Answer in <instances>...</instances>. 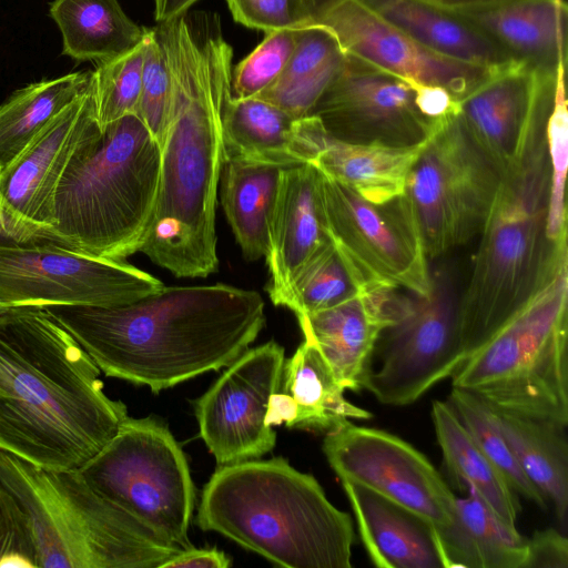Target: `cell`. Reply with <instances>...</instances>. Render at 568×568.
Instances as JSON below:
<instances>
[{
  "label": "cell",
  "instance_id": "6da1fadb",
  "mask_svg": "<svg viewBox=\"0 0 568 568\" xmlns=\"http://www.w3.org/2000/svg\"><path fill=\"white\" fill-rule=\"evenodd\" d=\"M156 28L173 98L154 216L140 252L178 277H206L219 267L215 212L233 52L219 28L195 36L184 16Z\"/></svg>",
  "mask_w": 568,
  "mask_h": 568
},
{
  "label": "cell",
  "instance_id": "7a4b0ae2",
  "mask_svg": "<svg viewBox=\"0 0 568 568\" xmlns=\"http://www.w3.org/2000/svg\"><path fill=\"white\" fill-rule=\"evenodd\" d=\"M44 308L102 373L154 393L227 367L265 324L260 293L223 283L164 286L119 306Z\"/></svg>",
  "mask_w": 568,
  "mask_h": 568
},
{
  "label": "cell",
  "instance_id": "3957f363",
  "mask_svg": "<svg viewBox=\"0 0 568 568\" xmlns=\"http://www.w3.org/2000/svg\"><path fill=\"white\" fill-rule=\"evenodd\" d=\"M100 368L43 307L0 311V450L80 470L129 416Z\"/></svg>",
  "mask_w": 568,
  "mask_h": 568
},
{
  "label": "cell",
  "instance_id": "277c9868",
  "mask_svg": "<svg viewBox=\"0 0 568 568\" xmlns=\"http://www.w3.org/2000/svg\"><path fill=\"white\" fill-rule=\"evenodd\" d=\"M557 75H539L532 104L500 181L460 298L464 355L549 283L567 248L547 236L551 164L547 122Z\"/></svg>",
  "mask_w": 568,
  "mask_h": 568
},
{
  "label": "cell",
  "instance_id": "5b68a950",
  "mask_svg": "<svg viewBox=\"0 0 568 568\" xmlns=\"http://www.w3.org/2000/svg\"><path fill=\"white\" fill-rule=\"evenodd\" d=\"M196 523L282 567H352L351 516L283 457L219 465L203 487Z\"/></svg>",
  "mask_w": 568,
  "mask_h": 568
},
{
  "label": "cell",
  "instance_id": "8992f818",
  "mask_svg": "<svg viewBox=\"0 0 568 568\" xmlns=\"http://www.w3.org/2000/svg\"><path fill=\"white\" fill-rule=\"evenodd\" d=\"M160 166L161 148L135 113L108 125L59 183L52 226L57 241L113 261L140 252L154 216Z\"/></svg>",
  "mask_w": 568,
  "mask_h": 568
},
{
  "label": "cell",
  "instance_id": "52a82bcc",
  "mask_svg": "<svg viewBox=\"0 0 568 568\" xmlns=\"http://www.w3.org/2000/svg\"><path fill=\"white\" fill-rule=\"evenodd\" d=\"M0 483L27 518L38 568H159L182 549L101 495L81 470L0 450Z\"/></svg>",
  "mask_w": 568,
  "mask_h": 568
},
{
  "label": "cell",
  "instance_id": "ba28073f",
  "mask_svg": "<svg viewBox=\"0 0 568 568\" xmlns=\"http://www.w3.org/2000/svg\"><path fill=\"white\" fill-rule=\"evenodd\" d=\"M554 278L465 354L452 387L498 413L568 425V277Z\"/></svg>",
  "mask_w": 568,
  "mask_h": 568
},
{
  "label": "cell",
  "instance_id": "9c48e42d",
  "mask_svg": "<svg viewBox=\"0 0 568 568\" xmlns=\"http://www.w3.org/2000/svg\"><path fill=\"white\" fill-rule=\"evenodd\" d=\"M432 290L392 296L394 323L379 335L363 388L384 405L418 400L439 382L450 378L463 358L460 263L442 260L430 271Z\"/></svg>",
  "mask_w": 568,
  "mask_h": 568
},
{
  "label": "cell",
  "instance_id": "30bf717a",
  "mask_svg": "<svg viewBox=\"0 0 568 568\" xmlns=\"http://www.w3.org/2000/svg\"><path fill=\"white\" fill-rule=\"evenodd\" d=\"M91 486L138 521L182 549L195 487L184 452L153 417H126L115 435L81 469Z\"/></svg>",
  "mask_w": 568,
  "mask_h": 568
},
{
  "label": "cell",
  "instance_id": "8fae6325",
  "mask_svg": "<svg viewBox=\"0 0 568 568\" xmlns=\"http://www.w3.org/2000/svg\"><path fill=\"white\" fill-rule=\"evenodd\" d=\"M499 181L458 111L438 119L407 175L404 192L427 258L443 257L480 234Z\"/></svg>",
  "mask_w": 568,
  "mask_h": 568
},
{
  "label": "cell",
  "instance_id": "7c38bea8",
  "mask_svg": "<svg viewBox=\"0 0 568 568\" xmlns=\"http://www.w3.org/2000/svg\"><path fill=\"white\" fill-rule=\"evenodd\" d=\"M321 193L327 234L357 288L384 285L430 293L427 255L404 194L374 204L323 173Z\"/></svg>",
  "mask_w": 568,
  "mask_h": 568
},
{
  "label": "cell",
  "instance_id": "4fadbf2b",
  "mask_svg": "<svg viewBox=\"0 0 568 568\" xmlns=\"http://www.w3.org/2000/svg\"><path fill=\"white\" fill-rule=\"evenodd\" d=\"M164 287L124 261L99 258L54 242L0 241V301L10 307H110Z\"/></svg>",
  "mask_w": 568,
  "mask_h": 568
},
{
  "label": "cell",
  "instance_id": "5bb4252c",
  "mask_svg": "<svg viewBox=\"0 0 568 568\" xmlns=\"http://www.w3.org/2000/svg\"><path fill=\"white\" fill-rule=\"evenodd\" d=\"M323 452L341 481L407 508L436 534L453 521L456 496L429 459L400 437L349 420L325 434Z\"/></svg>",
  "mask_w": 568,
  "mask_h": 568
},
{
  "label": "cell",
  "instance_id": "9a60e30c",
  "mask_svg": "<svg viewBox=\"0 0 568 568\" xmlns=\"http://www.w3.org/2000/svg\"><path fill=\"white\" fill-rule=\"evenodd\" d=\"M422 88L346 54L343 70L311 115L318 118L331 138L342 142L412 146L428 139L438 121L422 112Z\"/></svg>",
  "mask_w": 568,
  "mask_h": 568
},
{
  "label": "cell",
  "instance_id": "2e32d148",
  "mask_svg": "<svg viewBox=\"0 0 568 568\" xmlns=\"http://www.w3.org/2000/svg\"><path fill=\"white\" fill-rule=\"evenodd\" d=\"M284 362V347L274 341L247 348L193 402L200 436L219 465L256 459L274 448L276 433L265 416Z\"/></svg>",
  "mask_w": 568,
  "mask_h": 568
},
{
  "label": "cell",
  "instance_id": "e0dca14e",
  "mask_svg": "<svg viewBox=\"0 0 568 568\" xmlns=\"http://www.w3.org/2000/svg\"><path fill=\"white\" fill-rule=\"evenodd\" d=\"M101 134L91 78L88 89L0 171L1 215L33 241L59 243L52 233L57 189L74 158Z\"/></svg>",
  "mask_w": 568,
  "mask_h": 568
},
{
  "label": "cell",
  "instance_id": "ac0fdd59",
  "mask_svg": "<svg viewBox=\"0 0 568 568\" xmlns=\"http://www.w3.org/2000/svg\"><path fill=\"white\" fill-rule=\"evenodd\" d=\"M312 24L328 28L346 54L415 83L442 88L456 101L494 71L427 50L357 0H314Z\"/></svg>",
  "mask_w": 568,
  "mask_h": 568
},
{
  "label": "cell",
  "instance_id": "d6986e66",
  "mask_svg": "<svg viewBox=\"0 0 568 568\" xmlns=\"http://www.w3.org/2000/svg\"><path fill=\"white\" fill-rule=\"evenodd\" d=\"M322 173L305 163L284 168L271 221L266 291L282 306L304 266L331 242L321 193Z\"/></svg>",
  "mask_w": 568,
  "mask_h": 568
},
{
  "label": "cell",
  "instance_id": "ffe728a7",
  "mask_svg": "<svg viewBox=\"0 0 568 568\" xmlns=\"http://www.w3.org/2000/svg\"><path fill=\"white\" fill-rule=\"evenodd\" d=\"M396 288L359 287L329 308L297 317L304 338L315 344L345 389L363 388L376 342L394 323L392 295Z\"/></svg>",
  "mask_w": 568,
  "mask_h": 568
},
{
  "label": "cell",
  "instance_id": "44dd1931",
  "mask_svg": "<svg viewBox=\"0 0 568 568\" xmlns=\"http://www.w3.org/2000/svg\"><path fill=\"white\" fill-rule=\"evenodd\" d=\"M328 134L315 115L296 119L260 98L226 99L224 161L242 160L290 168L312 163Z\"/></svg>",
  "mask_w": 568,
  "mask_h": 568
},
{
  "label": "cell",
  "instance_id": "7402d4cb",
  "mask_svg": "<svg viewBox=\"0 0 568 568\" xmlns=\"http://www.w3.org/2000/svg\"><path fill=\"white\" fill-rule=\"evenodd\" d=\"M484 32L515 63L540 75L567 62L564 0H510L456 11Z\"/></svg>",
  "mask_w": 568,
  "mask_h": 568
},
{
  "label": "cell",
  "instance_id": "603a6c76",
  "mask_svg": "<svg viewBox=\"0 0 568 568\" xmlns=\"http://www.w3.org/2000/svg\"><path fill=\"white\" fill-rule=\"evenodd\" d=\"M318 348L305 339L284 362L280 390L270 397L265 424L317 433L334 430L372 414L349 403Z\"/></svg>",
  "mask_w": 568,
  "mask_h": 568
},
{
  "label": "cell",
  "instance_id": "cb8c5ba5",
  "mask_svg": "<svg viewBox=\"0 0 568 568\" xmlns=\"http://www.w3.org/2000/svg\"><path fill=\"white\" fill-rule=\"evenodd\" d=\"M538 74L519 64L490 72L458 103V115L475 145L501 175L528 118Z\"/></svg>",
  "mask_w": 568,
  "mask_h": 568
},
{
  "label": "cell",
  "instance_id": "d4e9b609",
  "mask_svg": "<svg viewBox=\"0 0 568 568\" xmlns=\"http://www.w3.org/2000/svg\"><path fill=\"white\" fill-rule=\"evenodd\" d=\"M342 484L376 567L446 568L437 534L426 520L364 486Z\"/></svg>",
  "mask_w": 568,
  "mask_h": 568
},
{
  "label": "cell",
  "instance_id": "484cf974",
  "mask_svg": "<svg viewBox=\"0 0 568 568\" xmlns=\"http://www.w3.org/2000/svg\"><path fill=\"white\" fill-rule=\"evenodd\" d=\"M357 1L438 55L494 71L515 64L484 32L456 11L425 0Z\"/></svg>",
  "mask_w": 568,
  "mask_h": 568
},
{
  "label": "cell",
  "instance_id": "4316f807",
  "mask_svg": "<svg viewBox=\"0 0 568 568\" xmlns=\"http://www.w3.org/2000/svg\"><path fill=\"white\" fill-rule=\"evenodd\" d=\"M456 499L453 521L437 532L446 568H524L527 539L471 488Z\"/></svg>",
  "mask_w": 568,
  "mask_h": 568
},
{
  "label": "cell",
  "instance_id": "83f0119b",
  "mask_svg": "<svg viewBox=\"0 0 568 568\" xmlns=\"http://www.w3.org/2000/svg\"><path fill=\"white\" fill-rule=\"evenodd\" d=\"M426 141L399 148L352 144L328 135L311 164L366 201L384 204L404 194L407 175Z\"/></svg>",
  "mask_w": 568,
  "mask_h": 568
},
{
  "label": "cell",
  "instance_id": "f1b7e54d",
  "mask_svg": "<svg viewBox=\"0 0 568 568\" xmlns=\"http://www.w3.org/2000/svg\"><path fill=\"white\" fill-rule=\"evenodd\" d=\"M284 168L225 160L220 176L221 204L244 257L256 261L268 251L271 221Z\"/></svg>",
  "mask_w": 568,
  "mask_h": 568
},
{
  "label": "cell",
  "instance_id": "f546056e",
  "mask_svg": "<svg viewBox=\"0 0 568 568\" xmlns=\"http://www.w3.org/2000/svg\"><path fill=\"white\" fill-rule=\"evenodd\" d=\"M345 61L346 53L328 28L321 24L300 28L296 47L284 71L255 98L296 119L308 116L343 70Z\"/></svg>",
  "mask_w": 568,
  "mask_h": 568
},
{
  "label": "cell",
  "instance_id": "4dcf8cb0",
  "mask_svg": "<svg viewBox=\"0 0 568 568\" xmlns=\"http://www.w3.org/2000/svg\"><path fill=\"white\" fill-rule=\"evenodd\" d=\"M50 16L62 37V53L77 61H104L120 55L145 37L118 0H53Z\"/></svg>",
  "mask_w": 568,
  "mask_h": 568
},
{
  "label": "cell",
  "instance_id": "1f68e13d",
  "mask_svg": "<svg viewBox=\"0 0 568 568\" xmlns=\"http://www.w3.org/2000/svg\"><path fill=\"white\" fill-rule=\"evenodd\" d=\"M505 437L528 479L555 508L561 525L568 513L566 427L546 419L499 413Z\"/></svg>",
  "mask_w": 568,
  "mask_h": 568
},
{
  "label": "cell",
  "instance_id": "d6a6232c",
  "mask_svg": "<svg viewBox=\"0 0 568 568\" xmlns=\"http://www.w3.org/2000/svg\"><path fill=\"white\" fill-rule=\"evenodd\" d=\"M432 419L452 477L463 488L471 487L501 518L515 525L521 509L516 491L479 449L447 402H433Z\"/></svg>",
  "mask_w": 568,
  "mask_h": 568
},
{
  "label": "cell",
  "instance_id": "836d02e7",
  "mask_svg": "<svg viewBox=\"0 0 568 568\" xmlns=\"http://www.w3.org/2000/svg\"><path fill=\"white\" fill-rule=\"evenodd\" d=\"M92 71L30 83L0 105V171L90 85Z\"/></svg>",
  "mask_w": 568,
  "mask_h": 568
},
{
  "label": "cell",
  "instance_id": "e575fe53",
  "mask_svg": "<svg viewBox=\"0 0 568 568\" xmlns=\"http://www.w3.org/2000/svg\"><path fill=\"white\" fill-rule=\"evenodd\" d=\"M460 424L510 487L541 509L547 501L518 464L501 427L499 413L478 396L452 387L446 400Z\"/></svg>",
  "mask_w": 568,
  "mask_h": 568
},
{
  "label": "cell",
  "instance_id": "d590c367",
  "mask_svg": "<svg viewBox=\"0 0 568 568\" xmlns=\"http://www.w3.org/2000/svg\"><path fill=\"white\" fill-rule=\"evenodd\" d=\"M357 286L333 242L300 272L282 306L296 317L329 308L357 292Z\"/></svg>",
  "mask_w": 568,
  "mask_h": 568
},
{
  "label": "cell",
  "instance_id": "8d00e7d4",
  "mask_svg": "<svg viewBox=\"0 0 568 568\" xmlns=\"http://www.w3.org/2000/svg\"><path fill=\"white\" fill-rule=\"evenodd\" d=\"M145 37L131 50L99 62L92 71L94 112L101 131L119 119L136 113L141 94Z\"/></svg>",
  "mask_w": 568,
  "mask_h": 568
},
{
  "label": "cell",
  "instance_id": "74e56055",
  "mask_svg": "<svg viewBox=\"0 0 568 568\" xmlns=\"http://www.w3.org/2000/svg\"><path fill=\"white\" fill-rule=\"evenodd\" d=\"M145 41L141 94L135 114L161 148L171 113L173 83L165 47L156 27L146 30Z\"/></svg>",
  "mask_w": 568,
  "mask_h": 568
},
{
  "label": "cell",
  "instance_id": "f35d334b",
  "mask_svg": "<svg viewBox=\"0 0 568 568\" xmlns=\"http://www.w3.org/2000/svg\"><path fill=\"white\" fill-rule=\"evenodd\" d=\"M565 73H561L547 122V142L551 164V185L547 217V236L559 248H567L565 182L568 154V118L565 93Z\"/></svg>",
  "mask_w": 568,
  "mask_h": 568
},
{
  "label": "cell",
  "instance_id": "ab89813d",
  "mask_svg": "<svg viewBox=\"0 0 568 568\" xmlns=\"http://www.w3.org/2000/svg\"><path fill=\"white\" fill-rule=\"evenodd\" d=\"M297 42V29L266 32L264 40L232 71L235 98H253L271 87L288 63Z\"/></svg>",
  "mask_w": 568,
  "mask_h": 568
},
{
  "label": "cell",
  "instance_id": "60d3db41",
  "mask_svg": "<svg viewBox=\"0 0 568 568\" xmlns=\"http://www.w3.org/2000/svg\"><path fill=\"white\" fill-rule=\"evenodd\" d=\"M233 19L266 32L312 24L314 0H226Z\"/></svg>",
  "mask_w": 568,
  "mask_h": 568
},
{
  "label": "cell",
  "instance_id": "b9f144b4",
  "mask_svg": "<svg viewBox=\"0 0 568 568\" xmlns=\"http://www.w3.org/2000/svg\"><path fill=\"white\" fill-rule=\"evenodd\" d=\"M38 568L27 518L10 491L0 483V568Z\"/></svg>",
  "mask_w": 568,
  "mask_h": 568
},
{
  "label": "cell",
  "instance_id": "7bdbcfd3",
  "mask_svg": "<svg viewBox=\"0 0 568 568\" xmlns=\"http://www.w3.org/2000/svg\"><path fill=\"white\" fill-rule=\"evenodd\" d=\"M524 568H568V540L555 528L536 531L527 539Z\"/></svg>",
  "mask_w": 568,
  "mask_h": 568
},
{
  "label": "cell",
  "instance_id": "ee69618b",
  "mask_svg": "<svg viewBox=\"0 0 568 568\" xmlns=\"http://www.w3.org/2000/svg\"><path fill=\"white\" fill-rule=\"evenodd\" d=\"M232 559L223 550L213 548H194L193 546L180 549L173 554L159 568H229Z\"/></svg>",
  "mask_w": 568,
  "mask_h": 568
},
{
  "label": "cell",
  "instance_id": "f6af8a7d",
  "mask_svg": "<svg viewBox=\"0 0 568 568\" xmlns=\"http://www.w3.org/2000/svg\"><path fill=\"white\" fill-rule=\"evenodd\" d=\"M199 0H154V17L159 23L178 19Z\"/></svg>",
  "mask_w": 568,
  "mask_h": 568
},
{
  "label": "cell",
  "instance_id": "bcb514c9",
  "mask_svg": "<svg viewBox=\"0 0 568 568\" xmlns=\"http://www.w3.org/2000/svg\"><path fill=\"white\" fill-rule=\"evenodd\" d=\"M435 6L452 10L458 11L464 9H471L478 7L490 6L495 3H500L510 0H425Z\"/></svg>",
  "mask_w": 568,
  "mask_h": 568
},
{
  "label": "cell",
  "instance_id": "7dc6e473",
  "mask_svg": "<svg viewBox=\"0 0 568 568\" xmlns=\"http://www.w3.org/2000/svg\"><path fill=\"white\" fill-rule=\"evenodd\" d=\"M0 241L32 242L33 240L10 224L0 213Z\"/></svg>",
  "mask_w": 568,
  "mask_h": 568
},
{
  "label": "cell",
  "instance_id": "c3c4849f",
  "mask_svg": "<svg viewBox=\"0 0 568 568\" xmlns=\"http://www.w3.org/2000/svg\"><path fill=\"white\" fill-rule=\"evenodd\" d=\"M7 308H11V307L9 305H7L6 303H3L2 301H0V311L7 310Z\"/></svg>",
  "mask_w": 568,
  "mask_h": 568
}]
</instances>
